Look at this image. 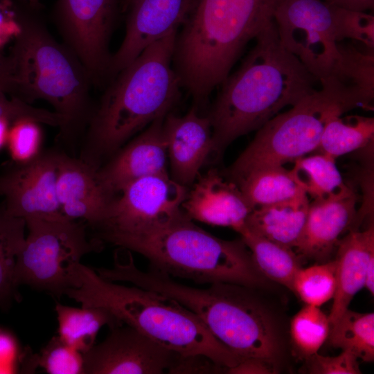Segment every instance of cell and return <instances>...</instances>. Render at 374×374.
<instances>
[{"instance_id": "cell-1", "label": "cell", "mask_w": 374, "mask_h": 374, "mask_svg": "<svg viewBox=\"0 0 374 374\" xmlns=\"http://www.w3.org/2000/svg\"><path fill=\"white\" fill-rule=\"evenodd\" d=\"M222 87L208 114L213 153L220 156L238 137L258 130L287 106L315 91L317 79L282 45L274 21Z\"/></svg>"}, {"instance_id": "cell-2", "label": "cell", "mask_w": 374, "mask_h": 374, "mask_svg": "<svg viewBox=\"0 0 374 374\" xmlns=\"http://www.w3.org/2000/svg\"><path fill=\"white\" fill-rule=\"evenodd\" d=\"M177 30L148 46L109 82L87 127L82 161L98 169L103 157L178 102L181 85L172 65Z\"/></svg>"}, {"instance_id": "cell-3", "label": "cell", "mask_w": 374, "mask_h": 374, "mask_svg": "<svg viewBox=\"0 0 374 374\" xmlns=\"http://www.w3.org/2000/svg\"><path fill=\"white\" fill-rule=\"evenodd\" d=\"M277 0H195L177 30L172 65L194 106H203L251 39L274 20Z\"/></svg>"}, {"instance_id": "cell-4", "label": "cell", "mask_w": 374, "mask_h": 374, "mask_svg": "<svg viewBox=\"0 0 374 374\" xmlns=\"http://www.w3.org/2000/svg\"><path fill=\"white\" fill-rule=\"evenodd\" d=\"M118 276L122 282L159 293L195 313L217 339L241 359L258 357L278 366L283 337L256 289L226 283L206 288L190 287L150 267L142 271L133 260L121 267Z\"/></svg>"}, {"instance_id": "cell-5", "label": "cell", "mask_w": 374, "mask_h": 374, "mask_svg": "<svg viewBox=\"0 0 374 374\" xmlns=\"http://www.w3.org/2000/svg\"><path fill=\"white\" fill-rule=\"evenodd\" d=\"M64 295L83 307L106 309L123 324L182 355L205 356L226 371L242 360L177 302L154 291L107 280L81 262L75 269L74 287Z\"/></svg>"}, {"instance_id": "cell-6", "label": "cell", "mask_w": 374, "mask_h": 374, "mask_svg": "<svg viewBox=\"0 0 374 374\" xmlns=\"http://www.w3.org/2000/svg\"><path fill=\"white\" fill-rule=\"evenodd\" d=\"M96 238L139 253L149 260L150 267L169 276L200 284L271 287V281L258 270L242 239L218 238L186 214L161 226L131 233H103Z\"/></svg>"}, {"instance_id": "cell-7", "label": "cell", "mask_w": 374, "mask_h": 374, "mask_svg": "<svg viewBox=\"0 0 374 374\" xmlns=\"http://www.w3.org/2000/svg\"><path fill=\"white\" fill-rule=\"evenodd\" d=\"M21 32L10 57L14 64L17 96L27 103L48 101L63 118L60 137L72 142L87 127L93 111L90 76L75 55L41 23L19 18Z\"/></svg>"}, {"instance_id": "cell-8", "label": "cell", "mask_w": 374, "mask_h": 374, "mask_svg": "<svg viewBox=\"0 0 374 374\" xmlns=\"http://www.w3.org/2000/svg\"><path fill=\"white\" fill-rule=\"evenodd\" d=\"M24 220L28 233L17 258L16 283L59 298L74 287L75 268L81 258L102 250L103 242L89 238L82 222L63 215Z\"/></svg>"}, {"instance_id": "cell-9", "label": "cell", "mask_w": 374, "mask_h": 374, "mask_svg": "<svg viewBox=\"0 0 374 374\" xmlns=\"http://www.w3.org/2000/svg\"><path fill=\"white\" fill-rule=\"evenodd\" d=\"M348 111L345 104L328 89L315 90L258 130L230 168V180L235 183L254 170L283 166L315 151L328 122Z\"/></svg>"}, {"instance_id": "cell-10", "label": "cell", "mask_w": 374, "mask_h": 374, "mask_svg": "<svg viewBox=\"0 0 374 374\" xmlns=\"http://www.w3.org/2000/svg\"><path fill=\"white\" fill-rule=\"evenodd\" d=\"M274 20L284 48L322 82L339 55L332 6L323 0H277Z\"/></svg>"}, {"instance_id": "cell-11", "label": "cell", "mask_w": 374, "mask_h": 374, "mask_svg": "<svg viewBox=\"0 0 374 374\" xmlns=\"http://www.w3.org/2000/svg\"><path fill=\"white\" fill-rule=\"evenodd\" d=\"M121 0H58L56 19L64 44L87 71L92 84L109 80L111 37Z\"/></svg>"}, {"instance_id": "cell-12", "label": "cell", "mask_w": 374, "mask_h": 374, "mask_svg": "<svg viewBox=\"0 0 374 374\" xmlns=\"http://www.w3.org/2000/svg\"><path fill=\"white\" fill-rule=\"evenodd\" d=\"M188 188L168 172L139 178L111 201L98 234L131 233L169 223L184 215L181 205Z\"/></svg>"}, {"instance_id": "cell-13", "label": "cell", "mask_w": 374, "mask_h": 374, "mask_svg": "<svg viewBox=\"0 0 374 374\" xmlns=\"http://www.w3.org/2000/svg\"><path fill=\"white\" fill-rule=\"evenodd\" d=\"M181 356L123 324L83 355L84 374L174 373Z\"/></svg>"}, {"instance_id": "cell-14", "label": "cell", "mask_w": 374, "mask_h": 374, "mask_svg": "<svg viewBox=\"0 0 374 374\" xmlns=\"http://www.w3.org/2000/svg\"><path fill=\"white\" fill-rule=\"evenodd\" d=\"M59 153L39 154L0 176V195L4 197L3 204L10 214L24 219L63 215L55 188Z\"/></svg>"}, {"instance_id": "cell-15", "label": "cell", "mask_w": 374, "mask_h": 374, "mask_svg": "<svg viewBox=\"0 0 374 374\" xmlns=\"http://www.w3.org/2000/svg\"><path fill=\"white\" fill-rule=\"evenodd\" d=\"M194 1L133 0L126 10L124 38L112 55L109 82L148 46L179 30Z\"/></svg>"}, {"instance_id": "cell-16", "label": "cell", "mask_w": 374, "mask_h": 374, "mask_svg": "<svg viewBox=\"0 0 374 374\" xmlns=\"http://www.w3.org/2000/svg\"><path fill=\"white\" fill-rule=\"evenodd\" d=\"M165 117L152 122L103 167L97 170L98 181L112 197L131 182L167 171V143L163 123Z\"/></svg>"}, {"instance_id": "cell-17", "label": "cell", "mask_w": 374, "mask_h": 374, "mask_svg": "<svg viewBox=\"0 0 374 374\" xmlns=\"http://www.w3.org/2000/svg\"><path fill=\"white\" fill-rule=\"evenodd\" d=\"M191 186L181 205L190 219L242 231L253 209L235 183L210 169L199 174Z\"/></svg>"}, {"instance_id": "cell-18", "label": "cell", "mask_w": 374, "mask_h": 374, "mask_svg": "<svg viewBox=\"0 0 374 374\" xmlns=\"http://www.w3.org/2000/svg\"><path fill=\"white\" fill-rule=\"evenodd\" d=\"M198 109L193 106L181 116L168 113L163 123L170 176L186 187L193 184L213 153L212 127Z\"/></svg>"}, {"instance_id": "cell-19", "label": "cell", "mask_w": 374, "mask_h": 374, "mask_svg": "<svg viewBox=\"0 0 374 374\" xmlns=\"http://www.w3.org/2000/svg\"><path fill=\"white\" fill-rule=\"evenodd\" d=\"M357 202L356 193L346 184L338 193L310 202L296 251L303 257L327 262L337 247L340 235L354 220Z\"/></svg>"}, {"instance_id": "cell-20", "label": "cell", "mask_w": 374, "mask_h": 374, "mask_svg": "<svg viewBox=\"0 0 374 374\" xmlns=\"http://www.w3.org/2000/svg\"><path fill=\"white\" fill-rule=\"evenodd\" d=\"M97 170L80 159L59 153L56 196L61 213L92 227L104 218L113 197L100 185Z\"/></svg>"}, {"instance_id": "cell-21", "label": "cell", "mask_w": 374, "mask_h": 374, "mask_svg": "<svg viewBox=\"0 0 374 374\" xmlns=\"http://www.w3.org/2000/svg\"><path fill=\"white\" fill-rule=\"evenodd\" d=\"M339 55L321 87L337 96L351 110L371 109L374 100V49L337 44Z\"/></svg>"}, {"instance_id": "cell-22", "label": "cell", "mask_w": 374, "mask_h": 374, "mask_svg": "<svg viewBox=\"0 0 374 374\" xmlns=\"http://www.w3.org/2000/svg\"><path fill=\"white\" fill-rule=\"evenodd\" d=\"M336 290L328 315L330 326L348 308L353 296L365 285L368 263L374 260V227L351 231L337 245Z\"/></svg>"}, {"instance_id": "cell-23", "label": "cell", "mask_w": 374, "mask_h": 374, "mask_svg": "<svg viewBox=\"0 0 374 374\" xmlns=\"http://www.w3.org/2000/svg\"><path fill=\"white\" fill-rule=\"evenodd\" d=\"M310 202L308 195L302 192L290 199L253 208L243 230L278 244L295 248L305 227Z\"/></svg>"}, {"instance_id": "cell-24", "label": "cell", "mask_w": 374, "mask_h": 374, "mask_svg": "<svg viewBox=\"0 0 374 374\" xmlns=\"http://www.w3.org/2000/svg\"><path fill=\"white\" fill-rule=\"evenodd\" d=\"M57 336L83 355L96 343L99 330L123 323L112 313L100 307L74 308L56 303Z\"/></svg>"}, {"instance_id": "cell-25", "label": "cell", "mask_w": 374, "mask_h": 374, "mask_svg": "<svg viewBox=\"0 0 374 374\" xmlns=\"http://www.w3.org/2000/svg\"><path fill=\"white\" fill-rule=\"evenodd\" d=\"M252 209L290 199L304 192L283 166L254 170L235 182Z\"/></svg>"}, {"instance_id": "cell-26", "label": "cell", "mask_w": 374, "mask_h": 374, "mask_svg": "<svg viewBox=\"0 0 374 374\" xmlns=\"http://www.w3.org/2000/svg\"><path fill=\"white\" fill-rule=\"evenodd\" d=\"M26 221L10 214L0 205V310L21 299L15 278L17 258L25 242Z\"/></svg>"}, {"instance_id": "cell-27", "label": "cell", "mask_w": 374, "mask_h": 374, "mask_svg": "<svg viewBox=\"0 0 374 374\" xmlns=\"http://www.w3.org/2000/svg\"><path fill=\"white\" fill-rule=\"evenodd\" d=\"M240 234L261 274L269 280L292 291L294 277L301 268L299 258L292 249L271 242L245 229Z\"/></svg>"}, {"instance_id": "cell-28", "label": "cell", "mask_w": 374, "mask_h": 374, "mask_svg": "<svg viewBox=\"0 0 374 374\" xmlns=\"http://www.w3.org/2000/svg\"><path fill=\"white\" fill-rule=\"evenodd\" d=\"M373 139V117L335 116L325 126L316 150L336 159L371 144Z\"/></svg>"}, {"instance_id": "cell-29", "label": "cell", "mask_w": 374, "mask_h": 374, "mask_svg": "<svg viewBox=\"0 0 374 374\" xmlns=\"http://www.w3.org/2000/svg\"><path fill=\"white\" fill-rule=\"evenodd\" d=\"M290 170L300 188L313 199L326 197L342 190L346 184L335 163V159L318 152L294 161Z\"/></svg>"}, {"instance_id": "cell-30", "label": "cell", "mask_w": 374, "mask_h": 374, "mask_svg": "<svg viewBox=\"0 0 374 374\" xmlns=\"http://www.w3.org/2000/svg\"><path fill=\"white\" fill-rule=\"evenodd\" d=\"M329 344L351 352L359 359H374V314L359 313L348 308L330 326Z\"/></svg>"}, {"instance_id": "cell-31", "label": "cell", "mask_w": 374, "mask_h": 374, "mask_svg": "<svg viewBox=\"0 0 374 374\" xmlns=\"http://www.w3.org/2000/svg\"><path fill=\"white\" fill-rule=\"evenodd\" d=\"M330 328L328 316L319 307L306 305L291 320V339L299 353L308 358L319 351Z\"/></svg>"}, {"instance_id": "cell-32", "label": "cell", "mask_w": 374, "mask_h": 374, "mask_svg": "<svg viewBox=\"0 0 374 374\" xmlns=\"http://www.w3.org/2000/svg\"><path fill=\"white\" fill-rule=\"evenodd\" d=\"M336 260L300 268L292 292L306 304L319 307L333 298L336 290Z\"/></svg>"}, {"instance_id": "cell-33", "label": "cell", "mask_w": 374, "mask_h": 374, "mask_svg": "<svg viewBox=\"0 0 374 374\" xmlns=\"http://www.w3.org/2000/svg\"><path fill=\"white\" fill-rule=\"evenodd\" d=\"M35 357L37 366L47 373L84 374L83 354L58 336L53 337Z\"/></svg>"}, {"instance_id": "cell-34", "label": "cell", "mask_w": 374, "mask_h": 374, "mask_svg": "<svg viewBox=\"0 0 374 374\" xmlns=\"http://www.w3.org/2000/svg\"><path fill=\"white\" fill-rule=\"evenodd\" d=\"M335 35L337 43L350 39L374 49V17L366 12L332 6Z\"/></svg>"}, {"instance_id": "cell-35", "label": "cell", "mask_w": 374, "mask_h": 374, "mask_svg": "<svg viewBox=\"0 0 374 374\" xmlns=\"http://www.w3.org/2000/svg\"><path fill=\"white\" fill-rule=\"evenodd\" d=\"M12 123L7 141L10 156L19 164L29 162L39 154L42 141L39 123L20 118Z\"/></svg>"}, {"instance_id": "cell-36", "label": "cell", "mask_w": 374, "mask_h": 374, "mask_svg": "<svg viewBox=\"0 0 374 374\" xmlns=\"http://www.w3.org/2000/svg\"><path fill=\"white\" fill-rule=\"evenodd\" d=\"M0 118H6L14 122L20 118H29L39 123L60 127L62 117L55 112L31 106L19 98L11 97L0 91Z\"/></svg>"}, {"instance_id": "cell-37", "label": "cell", "mask_w": 374, "mask_h": 374, "mask_svg": "<svg viewBox=\"0 0 374 374\" xmlns=\"http://www.w3.org/2000/svg\"><path fill=\"white\" fill-rule=\"evenodd\" d=\"M308 371L313 374H359L358 359L351 352L342 350L335 357L317 353L308 358Z\"/></svg>"}, {"instance_id": "cell-38", "label": "cell", "mask_w": 374, "mask_h": 374, "mask_svg": "<svg viewBox=\"0 0 374 374\" xmlns=\"http://www.w3.org/2000/svg\"><path fill=\"white\" fill-rule=\"evenodd\" d=\"M21 29L19 17L6 0H0V49L15 39Z\"/></svg>"}, {"instance_id": "cell-39", "label": "cell", "mask_w": 374, "mask_h": 374, "mask_svg": "<svg viewBox=\"0 0 374 374\" xmlns=\"http://www.w3.org/2000/svg\"><path fill=\"white\" fill-rule=\"evenodd\" d=\"M277 365L264 359L249 357L242 359L237 365L226 370L233 374L276 373Z\"/></svg>"}, {"instance_id": "cell-40", "label": "cell", "mask_w": 374, "mask_h": 374, "mask_svg": "<svg viewBox=\"0 0 374 374\" xmlns=\"http://www.w3.org/2000/svg\"><path fill=\"white\" fill-rule=\"evenodd\" d=\"M17 91L15 69L12 59L10 55L5 56L0 53V91L16 98Z\"/></svg>"}, {"instance_id": "cell-41", "label": "cell", "mask_w": 374, "mask_h": 374, "mask_svg": "<svg viewBox=\"0 0 374 374\" xmlns=\"http://www.w3.org/2000/svg\"><path fill=\"white\" fill-rule=\"evenodd\" d=\"M336 7L360 12L373 10L374 0H323Z\"/></svg>"}, {"instance_id": "cell-42", "label": "cell", "mask_w": 374, "mask_h": 374, "mask_svg": "<svg viewBox=\"0 0 374 374\" xmlns=\"http://www.w3.org/2000/svg\"><path fill=\"white\" fill-rule=\"evenodd\" d=\"M11 121L0 118V150L7 143Z\"/></svg>"}, {"instance_id": "cell-43", "label": "cell", "mask_w": 374, "mask_h": 374, "mask_svg": "<svg viewBox=\"0 0 374 374\" xmlns=\"http://www.w3.org/2000/svg\"><path fill=\"white\" fill-rule=\"evenodd\" d=\"M133 0H121V8L122 10L126 11Z\"/></svg>"}, {"instance_id": "cell-44", "label": "cell", "mask_w": 374, "mask_h": 374, "mask_svg": "<svg viewBox=\"0 0 374 374\" xmlns=\"http://www.w3.org/2000/svg\"><path fill=\"white\" fill-rule=\"evenodd\" d=\"M29 3L33 6H35L39 0H28Z\"/></svg>"}]
</instances>
